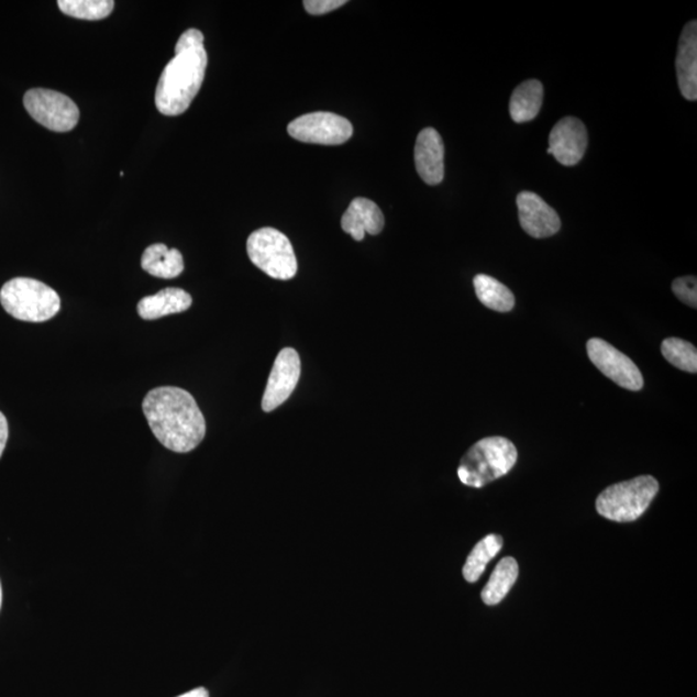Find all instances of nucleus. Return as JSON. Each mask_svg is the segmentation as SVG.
Listing matches in <instances>:
<instances>
[{"label": "nucleus", "mask_w": 697, "mask_h": 697, "mask_svg": "<svg viewBox=\"0 0 697 697\" xmlns=\"http://www.w3.org/2000/svg\"><path fill=\"white\" fill-rule=\"evenodd\" d=\"M141 266L153 277L173 279L184 272V258L179 250H169L166 244L157 243L144 251Z\"/></svg>", "instance_id": "f3484780"}, {"label": "nucleus", "mask_w": 697, "mask_h": 697, "mask_svg": "<svg viewBox=\"0 0 697 697\" xmlns=\"http://www.w3.org/2000/svg\"><path fill=\"white\" fill-rule=\"evenodd\" d=\"M518 452L504 436H488L474 444L460 462L457 476L462 484L482 488L513 469Z\"/></svg>", "instance_id": "7ed1b4c3"}, {"label": "nucleus", "mask_w": 697, "mask_h": 697, "mask_svg": "<svg viewBox=\"0 0 697 697\" xmlns=\"http://www.w3.org/2000/svg\"><path fill=\"white\" fill-rule=\"evenodd\" d=\"M589 359L608 379L619 387L638 391L643 388V376L635 363L602 339H590L587 344Z\"/></svg>", "instance_id": "1a4fd4ad"}, {"label": "nucleus", "mask_w": 697, "mask_h": 697, "mask_svg": "<svg viewBox=\"0 0 697 697\" xmlns=\"http://www.w3.org/2000/svg\"><path fill=\"white\" fill-rule=\"evenodd\" d=\"M179 697H210L209 692L206 688L199 687L196 689H191V692L184 694Z\"/></svg>", "instance_id": "bb28decb"}, {"label": "nucleus", "mask_w": 697, "mask_h": 697, "mask_svg": "<svg viewBox=\"0 0 697 697\" xmlns=\"http://www.w3.org/2000/svg\"><path fill=\"white\" fill-rule=\"evenodd\" d=\"M0 303L19 321L42 323L62 309L60 296L54 288L32 278H14L0 289Z\"/></svg>", "instance_id": "20e7f679"}, {"label": "nucleus", "mask_w": 697, "mask_h": 697, "mask_svg": "<svg viewBox=\"0 0 697 697\" xmlns=\"http://www.w3.org/2000/svg\"><path fill=\"white\" fill-rule=\"evenodd\" d=\"M544 100V87L541 81L530 79L519 85L511 95L509 110L511 120L525 123L535 120Z\"/></svg>", "instance_id": "a211bd4d"}, {"label": "nucleus", "mask_w": 697, "mask_h": 697, "mask_svg": "<svg viewBox=\"0 0 697 697\" xmlns=\"http://www.w3.org/2000/svg\"><path fill=\"white\" fill-rule=\"evenodd\" d=\"M203 42L204 35L198 29H189L177 41L175 57L161 74L155 91V106L161 114L181 115L196 99L209 64Z\"/></svg>", "instance_id": "f03ea898"}, {"label": "nucleus", "mask_w": 697, "mask_h": 697, "mask_svg": "<svg viewBox=\"0 0 697 697\" xmlns=\"http://www.w3.org/2000/svg\"><path fill=\"white\" fill-rule=\"evenodd\" d=\"M677 76L682 96L688 101L697 99V22H688L681 34L677 54Z\"/></svg>", "instance_id": "2eb2a0df"}, {"label": "nucleus", "mask_w": 697, "mask_h": 697, "mask_svg": "<svg viewBox=\"0 0 697 697\" xmlns=\"http://www.w3.org/2000/svg\"><path fill=\"white\" fill-rule=\"evenodd\" d=\"M384 225L379 206L366 198H355L341 219V228L357 242L365 240L366 234H380Z\"/></svg>", "instance_id": "4468645a"}, {"label": "nucleus", "mask_w": 697, "mask_h": 697, "mask_svg": "<svg viewBox=\"0 0 697 697\" xmlns=\"http://www.w3.org/2000/svg\"><path fill=\"white\" fill-rule=\"evenodd\" d=\"M662 353L664 358L673 366L689 374L697 373V351L688 341L667 338L663 341Z\"/></svg>", "instance_id": "5701e85b"}, {"label": "nucleus", "mask_w": 697, "mask_h": 697, "mask_svg": "<svg viewBox=\"0 0 697 697\" xmlns=\"http://www.w3.org/2000/svg\"><path fill=\"white\" fill-rule=\"evenodd\" d=\"M414 163L421 180L439 185L444 179V145L439 132L424 129L419 133L414 146Z\"/></svg>", "instance_id": "ddd939ff"}, {"label": "nucleus", "mask_w": 697, "mask_h": 697, "mask_svg": "<svg viewBox=\"0 0 697 697\" xmlns=\"http://www.w3.org/2000/svg\"><path fill=\"white\" fill-rule=\"evenodd\" d=\"M345 4L346 0H306L303 2L306 11L313 16H322V14L339 10Z\"/></svg>", "instance_id": "393cba45"}, {"label": "nucleus", "mask_w": 697, "mask_h": 697, "mask_svg": "<svg viewBox=\"0 0 697 697\" xmlns=\"http://www.w3.org/2000/svg\"><path fill=\"white\" fill-rule=\"evenodd\" d=\"M191 296L184 289L166 288L141 300L137 306V313L145 321H155V319L170 314L184 313L191 307Z\"/></svg>", "instance_id": "dca6fc26"}, {"label": "nucleus", "mask_w": 697, "mask_h": 697, "mask_svg": "<svg viewBox=\"0 0 697 697\" xmlns=\"http://www.w3.org/2000/svg\"><path fill=\"white\" fill-rule=\"evenodd\" d=\"M588 150V131L575 117L563 118L549 136L547 153L561 165L573 167L580 163Z\"/></svg>", "instance_id": "9b49d317"}, {"label": "nucleus", "mask_w": 697, "mask_h": 697, "mask_svg": "<svg viewBox=\"0 0 697 697\" xmlns=\"http://www.w3.org/2000/svg\"><path fill=\"white\" fill-rule=\"evenodd\" d=\"M247 254L256 268L274 279H292L298 273V258L292 244L277 229L263 228L252 233L247 241Z\"/></svg>", "instance_id": "423d86ee"}, {"label": "nucleus", "mask_w": 697, "mask_h": 697, "mask_svg": "<svg viewBox=\"0 0 697 697\" xmlns=\"http://www.w3.org/2000/svg\"><path fill=\"white\" fill-rule=\"evenodd\" d=\"M519 221L525 233L533 239H547L561 229L558 213L535 192L522 191L517 197Z\"/></svg>", "instance_id": "f8f14e48"}, {"label": "nucleus", "mask_w": 697, "mask_h": 697, "mask_svg": "<svg viewBox=\"0 0 697 697\" xmlns=\"http://www.w3.org/2000/svg\"><path fill=\"white\" fill-rule=\"evenodd\" d=\"M673 292L686 306L697 308V279L696 277H681L673 281Z\"/></svg>", "instance_id": "b1692460"}, {"label": "nucleus", "mask_w": 697, "mask_h": 697, "mask_svg": "<svg viewBox=\"0 0 697 697\" xmlns=\"http://www.w3.org/2000/svg\"><path fill=\"white\" fill-rule=\"evenodd\" d=\"M289 136L307 144L341 145L353 136V125L344 117L317 111L288 124Z\"/></svg>", "instance_id": "6e6552de"}, {"label": "nucleus", "mask_w": 697, "mask_h": 697, "mask_svg": "<svg viewBox=\"0 0 697 697\" xmlns=\"http://www.w3.org/2000/svg\"><path fill=\"white\" fill-rule=\"evenodd\" d=\"M502 547V538L499 535H488L482 539L479 543L473 547L468 560H466L463 575L468 583L479 580L482 574L485 573L488 563L498 555Z\"/></svg>", "instance_id": "412c9836"}, {"label": "nucleus", "mask_w": 697, "mask_h": 697, "mask_svg": "<svg viewBox=\"0 0 697 697\" xmlns=\"http://www.w3.org/2000/svg\"><path fill=\"white\" fill-rule=\"evenodd\" d=\"M2 600H3V591H2V584H0V608H2Z\"/></svg>", "instance_id": "cd10ccee"}, {"label": "nucleus", "mask_w": 697, "mask_h": 697, "mask_svg": "<svg viewBox=\"0 0 697 697\" xmlns=\"http://www.w3.org/2000/svg\"><path fill=\"white\" fill-rule=\"evenodd\" d=\"M301 375V361L292 347H285L272 368L268 384L263 397V410L272 412L284 405L298 387Z\"/></svg>", "instance_id": "9d476101"}, {"label": "nucleus", "mask_w": 697, "mask_h": 697, "mask_svg": "<svg viewBox=\"0 0 697 697\" xmlns=\"http://www.w3.org/2000/svg\"><path fill=\"white\" fill-rule=\"evenodd\" d=\"M57 5L70 18L99 21L113 12L115 3L113 0H58Z\"/></svg>", "instance_id": "4be33fe9"}, {"label": "nucleus", "mask_w": 697, "mask_h": 697, "mask_svg": "<svg viewBox=\"0 0 697 697\" xmlns=\"http://www.w3.org/2000/svg\"><path fill=\"white\" fill-rule=\"evenodd\" d=\"M24 107L36 123L54 132H69L79 122V109L68 96L33 88L24 96Z\"/></svg>", "instance_id": "0eeeda50"}, {"label": "nucleus", "mask_w": 697, "mask_h": 697, "mask_svg": "<svg viewBox=\"0 0 697 697\" xmlns=\"http://www.w3.org/2000/svg\"><path fill=\"white\" fill-rule=\"evenodd\" d=\"M659 493V482L651 476L612 485L600 493L596 508L599 516L619 523L634 522L649 509Z\"/></svg>", "instance_id": "39448f33"}, {"label": "nucleus", "mask_w": 697, "mask_h": 697, "mask_svg": "<svg viewBox=\"0 0 697 697\" xmlns=\"http://www.w3.org/2000/svg\"><path fill=\"white\" fill-rule=\"evenodd\" d=\"M7 441H9V421H7L4 414L0 412V457L3 455Z\"/></svg>", "instance_id": "a878e982"}, {"label": "nucleus", "mask_w": 697, "mask_h": 697, "mask_svg": "<svg viewBox=\"0 0 697 697\" xmlns=\"http://www.w3.org/2000/svg\"><path fill=\"white\" fill-rule=\"evenodd\" d=\"M143 411L155 439L177 454H188L204 440L203 413L187 390L155 388L144 398Z\"/></svg>", "instance_id": "f257e3e1"}, {"label": "nucleus", "mask_w": 697, "mask_h": 697, "mask_svg": "<svg viewBox=\"0 0 697 697\" xmlns=\"http://www.w3.org/2000/svg\"><path fill=\"white\" fill-rule=\"evenodd\" d=\"M473 284L479 301L488 309L499 311V313H508L515 308L513 292L498 279L486 276V274H478Z\"/></svg>", "instance_id": "aec40b11"}, {"label": "nucleus", "mask_w": 697, "mask_h": 697, "mask_svg": "<svg viewBox=\"0 0 697 697\" xmlns=\"http://www.w3.org/2000/svg\"><path fill=\"white\" fill-rule=\"evenodd\" d=\"M519 574L518 563L515 558H502L498 566L495 567L491 577L484 590H482V600L487 606H495L507 597L508 593L517 582Z\"/></svg>", "instance_id": "6ab92c4d"}]
</instances>
